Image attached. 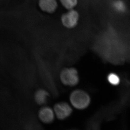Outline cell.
I'll return each instance as SVG.
<instances>
[{"instance_id":"7a4b0ae2","label":"cell","mask_w":130,"mask_h":130,"mask_svg":"<svg viewBox=\"0 0 130 130\" xmlns=\"http://www.w3.org/2000/svg\"><path fill=\"white\" fill-rule=\"evenodd\" d=\"M59 78L61 83L67 87H75L79 82L78 71L73 67H65L61 70Z\"/></svg>"},{"instance_id":"9c48e42d","label":"cell","mask_w":130,"mask_h":130,"mask_svg":"<svg viewBox=\"0 0 130 130\" xmlns=\"http://www.w3.org/2000/svg\"><path fill=\"white\" fill-rule=\"evenodd\" d=\"M113 6L114 9L119 12H124L126 9L125 3L120 0H118L115 2Z\"/></svg>"},{"instance_id":"5b68a950","label":"cell","mask_w":130,"mask_h":130,"mask_svg":"<svg viewBox=\"0 0 130 130\" xmlns=\"http://www.w3.org/2000/svg\"><path fill=\"white\" fill-rule=\"evenodd\" d=\"M38 115L41 121L46 124L52 123L56 117L53 108L46 105L41 106Z\"/></svg>"},{"instance_id":"8992f818","label":"cell","mask_w":130,"mask_h":130,"mask_svg":"<svg viewBox=\"0 0 130 130\" xmlns=\"http://www.w3.org/2000/svg\"><path fill=\"white\" fill-rule=\"evenodd\" d=\"M49 96V93L46 90L38 89L34 93V100L37 105L42 106L47 104Z\"/></svg>"},{"instance_id":"30bf717a","label":"cell","mask_w":130,"mask_h":130,"mask_svg":"<svg viewBox=\"0 0 130 130\" xmlns=\"http://www.w3.org/2000/svg\"><path fill=\"white\" fill-rule=\"evenodd\" d=\"M107 79L109 83L113 85H118L120 82V79L118 76L114 73L109 74L108 76Z\"/></svg>"},{"instance_id":"3957f363","label":"cell","mask_w":130,"mask_h":130,"mask_svg":"<svg viewBox=\"0 0 130 130\" xmlns=\"http://www.w3.org/2000/svg\"><path fill=\"white\" fill-rule=\"evenodd\" d=\"M73 108L70 103L65 101L55 103L53 108L55 117L61 120H64L71 115Z\"/></svg>"},{"instance_id":"6da1fadb","label":"cell","mask_w":130,"mask_h":130,"mask_svg":"<svg viewBox=\"0 0 130 130\" xmlns=\"http://www.w3.org/2000/svg\"><path fill=\"white\" fill-rule=\"evenodd\" d=\"M69 103L72 106L77 110H84L89 106L90 96L86 91L77 89L73 90L69 96Z\"/></svg>"},{"instance_id":"277c9868","label":"cell","mask_w":130,"mask_h":130,"mask_svg":"<svg viewBox=\"0 0 130 130\" xmlns=\"http://www.w3.org/2000/svg\"><path fill=\"white\" fill-rule=\"evenodd\" d=\"M79 14L74 9L68 10L63 13L61 17V20L63 26L68 29L75 28L78 23Z\"/></svg>"},{"instance_id":"52a82bcc","label":"cell","mask_w":130,"mask_h":130,"mask_svg":"<svg viewBox=\"0 0 130 130\" xmlns=\"http://www.w3.org/2000/svg\"><path fill=\"white\" fill-rule=\"evenodd\" d=\"M38 4L42 11L49 13H53L58 7L56 0H39Z\"/></svg>"},{"instance_id":"ba28073f","label":"cell","mask_w":130,"mask_h":130,"mask_svg":"<svg viewBox=\"0 0 130 130\" xmlns=\"http://www.w3.org/2000/svg\"><path fill=\"white\" fill-rule=\"evenodd\" d=\"M62 6L68 10L73 9L78 4V0H59Z\"/></svg>"}]
</instances>
